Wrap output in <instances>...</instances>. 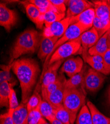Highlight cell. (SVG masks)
Listing matches in <instances>:
<instances>
[{"label":"cell","mask_w":110,"mask_h":124,"mask_svg":"<svg viewBox=\"0 0 110 124\" xmlns=\"http://www.w3.org/2000/svg\"><path fill=\"white\" fill-rule=\"evenodd\" d=\"M12 70L17 77L21 88L22 103L26 104L36 85L40 73L36 61L31 58H21L15 60Z\"/></svg>","instance_id":"obj_1"},{"label":"cell","mask_w":110,"mask_h":124,"mask_svg":"<svg viewBox=\"0 0 110 124\" xmlns=\"http://www.w3.org/2000/svg\"><path fill=\"white\" fill-rule=\"evenodd\" d=\"M39 33L34 29L25 30L17 38L11 49L8 65H12L14 60L22 55L33 54L40 44Z\"/></svg>","instance_id":"obj_2"},{"label":"cell","mask_w":110,"mask_h":124,"mask_svg":"<svg viewBox=\"0 0 110 124\" xmlns=\"http://www.w3.org/2000/svg\"><path fill=\"white\" fill-rule=\"evenodd\" d=\"M85 103L86 95L84 89L82 88H65L63 105L69 114L71 124H74L78 111L85 105Z\"/></svg>","instance_id":"obj_3"},{"label":"cell","mask_w":110,"mask_h":124,"mask_svg":"<svg viewBox=\"0 0 110 124\" xmlns=\"http://www.w3.org/2000/svg\"><path fill=\"white\" fill-rule=\"evenodd\" d=\"M87 30H87V29L84 25L79 23H77L70 25L64 35L60 38H59L57 41V42L53 47L52 53L46 58L44 64L43 73L41 75L40 82L41 81L43 75L47 69V66L50 59H51L52 54L54 53V52L60 46H61L63 44L68 42V41H70L78 38L83 33L85 32Z\"/></svg>","instance_id":"obj_4"},{"label":"cell","mask_w":110,"mask_h":124,"mask_svg":"<svg viewBox=\"0 0 110 124\" xmlns=\"http://www.w3.org/2000/svg\"><path fill=\"white\" fill-rule=\"evenodd\" d=\"M82 48V42L80 36L60 46L52 56L48 62L47 67L55 62L64 60L67 57L75 54Z\"/></svg>","instance_id":"obj_5"},{"label":"cell","mask_w":110,"mask_h":124,"mask_svg":"<svg viewBox=\"0 0 110 124\" xmlns=\"http://www.w3.org/2000/svg\"><path fill=\"white\" fill-rule=\"evenodd\" d=\"M105 78V75L92 68H89L84 75V87L89 91L96 92L101 87Z\"/></svg>","instance_id":"obj_6"},{"label":"cell","mask_w":110,"mask_h":124,"mask_svg":"<svg viewBox=\"0 0 110 124\" xmlns=\"http://www.w3.org/2000/svg\"><path fill=\"white\" fill-rule=\"evenodd\" d=\"M70 25V18L65 17L60 21L56 22L45 26L43 36L46 37H57L60 38Z\"/></svg>","instance_id":"obj_7"},{"label":"cell","mask_w":110,"mask_h":124,"mask_svg":"<svg viewBox=\"0 0 110 124\" xmlns=\"http://www.w3.org/2000/svg\"><path fill=\"white\" fill-rule=\"evenodd\" d=\"M17 16L15 11L11 9L2 3L0 4V25L9 32L17 22Z\"/></svg>","instance_id":"obj_8"},{"label":"cell","mask_w":110,"mask_h":124,"mask_svg":"<svg viewBox=\"0 0 110 124\" xmlns=\"http://www.w3.org/2000/svg\"><path fill=\"white\" fill-rule=\"evenodd\" d=\"M67 5L68 8L66 11V17H72L82 14L90 8H93V3L85 0H69Z\"/></svg>","instance_id":"obj_9"},{"label":"cell","mask_w":110,"mask_h":124,"mask_svg":"<svg viewBox=\"0 0 110 124\" xmlns=\"http://www.w3.org/2000/svg\"><path fill=\"white\" fill-rule=\"evenodd\" d=\"M83 61L79 57L69 58L64 62L60 71L70 78L82 71L83 69Z\"/></svg>","instance_id":"obj_10"},{"label":"cell","mask_w":110,"mask_h":124,"mask_svg":"<svg viewBox=\"0 0 110 124\" xmlns=\"http://www.w3.org/2000/svg\"><path fill=\"white\" fill-rule=\"evenodd\" d=\"M22 4L24 5L28 17L36 25L37 28L42 29L45 23V15L40 12L39 8L36 6L28 1L22 2Z\"/></svg>","instance_id":"obj_11"},{"label":"cell","mask_w":110,"mask_h":124,"mask_svg":"<svg viewBox=\"0 0 110 124\" xmlns=\"http://www.w3.org/2000/svg\"><path fill=\"white\" fill-rule=\"evenodd\" d=\"M57 37H46L43 36L40 41L38 58L42 62H45L46 58L52 53L53 47L58 40Z\"/></svg>","instance_id":"obj_12"},{"label":"cell","mask_w":110,"mask_h":124,"mask_svg":"<svg viewBox=\"0 0 110 124\" xmlns=\"http://www.w3.org/2000/svg\"><path fill=\"white\" fill-rule=\"evenodd\" d=\"M80 38L82 46V55L88 53L89 49L93 47L99 39L98 33L93 27L83 33L80 36Z\"/></svg>","instance_id":"obj_13"},{"label":"cell","mask_w":110,"mask_h":124,"mask_svg":"<svg viewBox=\"0 0 110 124\" xmlns=\"http://www.w3.org/2000/svg\"><path fill=\"white\" fill-rule=\"evenodd\" d=\"M95 16L94 8H90L76 16L70 17V25L79 23L84 25L87 30L93 27V21Z\"/></svg>","instance_id":"obj_14"},{"label":"cell","mask_w":110,"mask_h":124,"mask_svg":"<svg viewBox=\"0 0 110 124\" xmlns=\"http://www.w3.org/2000/svg\"><path fill=\"white\" fill-rule=\"evenodd\" d=\"M63 61V60L57 61L47 67L41 81L42 83L41 89L45 87L57 79L58 77L57 72L59 67L62 64Z\"/></svg>","instance_id":"obj_15"},{"label":"cell","mask_w":110,"mask_h":124,"mask_svg":"<svg viewBox=\"0 0 110 124\" xmlns=\"http://www.w3.org/2000/svg\"><path fill=\"white\" fill-rule=\"evenodd\" d=\"M109 31L100 38L96 43L91 48L89 49L88 52L91 56L99 55L103 56L110 47V44L108 39Z\"/></svg>","instance_id":"obj_16"},{"label":"cell","mask_w":110,"mask_h":124,"mask_svg":"<svg viewBox=\"0 0 110 124\" xmlns=\"http://www.w3.org/2000/svg\"><path fill=\"white\" fill-rule=\"evenodd\" d=\"M93 4L96 16L102 19H110V1H94Z\"/></svg>","instance_id":"obj_17"},{"label":"cell","mask_w":110,"mask_h":124,"mask_svg":"<svg viewBox=\"0 0 110 124\" xmlns=\"http://www.w3.org/2000/svg\"><path fill=\"white\" fill-rule=\"evenodd\" d=\"M64 85L65 84L54 92L43 98V100L47 101L54 109L63 105L65 90Z\"/></svg>","instance_id":"obj_18"},{"label":"cell","mask_w":110,"mask_h":124,"mask_svg":"<svg viewBox=\"0 0 110 124\" xmlns=\"http://www.w3.org/2000/svg\"><path fill=\"white\" fill-rule=\"evenodd\" d=\"M14 124H29L27 105L21 103L14 109L13 113Z\"/></svg>","instance_id":"obj_19"},{"label":"cell","mask_w":110,"mask_h":124,"mask_svg":"<svg viewBox=\"0 0 110 124\" xmlns=\"http://www.w3.org/2000/svg\"><path fill=\"white\" fill-rule=\"evenodd\" d=\"M85 69L83 68L80 73L73 76L69 79H66L65 82V88L66 89H73L82 88L84 89V78L85 74Z\"/></svg>","instance_id":"obj_20"},{"label":"cell","mask_w":110,"mask_h":124,"mask_svg":"<svg viewBox=\"0 0 110 124\" xmlns=\"http://www.w3.org/2000/svg\"><path fill=\"white\" fill-rule=\"evenodd\" d=\"M93 124H110V118H109L99 111L96 107L91 101L87 102Z\"/></svg>","instance_id":"obj_21"},{"label":"cell","mask_w":110,"mask_h":124,"mask_svg":"<svg viewBox=\"0 0 110 124\" xmlns=\"http://www.w3.org/2000/svg\"><path fill=\"white\" fill-rule=\"evenodd\" d=\"M11 86L7 81L0 84V105L1 107L9 108V96Z\"/></svg>","instance_id":"obj_22"},{"label":"cell","mask_w":110,"mask_h":124,"mask_svg":"<svg viewBox=\"0 0 110 124\" xmlns=\"http://www.w3.org/2000/svg\"><path fill=\"white\" fill-rule=\"evenodd\" d=\"M93 27L96 30L100 38L110 30V19H102L95 16Z\"/></svg>","instance_id":"obj_23"},{"label":"cell","mask_w":110,"mask_h":124,"mask_svg":"<svg viewBox=\"0 0 110 124\" xmlns=\"http://www.w3.org/2000/svg\"><path fill=\"white\" fill-rule=\"evenodd\" d=\"M66 79L62 76H58L57 79L52 83L48 85L45 87L41 89L42 95L43 98L45 97L49 94L52 93L61 86H62L64 84Z\"/></svg>","instance_id":"obj_24"},{"label":"cell","mask_w":110,"mask_h":124,"mask_svg":"<svg viewBox=\"0 0 110 124\" xmlns=\"http://www.w3.org/2000/svg\"><path fill=\"white\" fill-rule=\"evenodd\" d=\"M1 68L2 70L0 71V84L7 81L9 82L11 87L13 88L12 87L15 85L16 80L11 73L12 65H2Z\"/></svg>","instance_id":"obj_25"},{"label":"cell","mask_w":110,"mask_h":124,"mask_svg":"<svg viewBox=\"0 0 110 124\" xmlns=\"http://www.w3.org/2000/svg\"><path fill=\"white\" fill-rule=\"evenodd\" d=\"M76 124H93L91 115L88 106H84L77 116Z\"/></svg>","instance_id":"obj_26"},{"label":"cell","mask_w":110,"mask_h":124,"mask_svg":"<svg viewBox=\"0 0 110 124\" xmlns=\"http://www.w3.org/2000/svg\"><path fill=\"white\" fill-rule=\"evenodd\" d=\"M28 2L36 6L39 8L40 12L44 15L49 11L57 12L50 0H30Z\"/></svg>","instance_id":"obj_27"},{"label":"cell","mask_w":110,"mask_h":124,"mask_svg":"<svg viewBox=\"0 0 110 124\" xmlns=\"http://www.w3.org/2000/svg\"><path fill=\"white\" fill-rule=\"evenodd\" d=\"M39 110L42 116L49 122L55 118L54 109L45 100H43L42 101Z\"/></svg>","instance_id":"obj_28"},{"label":"cell","mask_w":110,"mask_h":124,"mask_svg":"<svg viewBox=\"0 0 110 124\" xmlns=\"http://www.w3.org/2000/svg\"><path fill=\"white\" fill-rule=\"evenodd\" d=\"M42 101V97L36 89L26 104L28 113L39 108Z\"/></svg>","instance_id":"obj_29"},{"label":"cell","mask_w":110,"mask_h":124,"mask_svg":"<svg viewBox=\"0 0 110 124\" xmlns=\"http://www.w3.org/2000/svg\"><path fill=\"white\" fill-rule=\"evenodd\" d=\"M66 15V14H60L52 11L46 12L44 16L45 26H48L53 23L60 21L65 18Z\"/></svg>","instance_id":"obj_30"},{"label":"cell","mask_w":110,"mask_h":124,"mask_svg":"<svg viewBox=\"0 0 110 124\" xmlns=\"http://www.w3.org/2000/svg\"><path fill=\"white\" fill-rule=\"evenodd\" d=\"M54 114L55 118L64 124H71L70 115L63 105L54 109Z\"/></svg>","instance_id":"obj_31"},{"label":"cell","mask_w":110,"mask_h":124,"mask_svg":"<svg viewBox=\"0 0 110 124\" xmlns=\"http://www.w3.org/2000/svg\"><path fill=\"white\" fill-rule=\"evenodd\" d=\"M39 107L28 113L29 124H37L39 123L40 119L43 117L40 112Z\"/></svg>","instance_id":"obj_32"},{"label":"cell","mask_w":110,"mask_h":124,"mask_svg":"<svg viewBox=\"0 0 110 124\" xmlns=\"http://www.w3.org/2000/svg\"><path fill=\"white\" fill-rule=\"evenodd\" d=\"M14 109L9 108L8 111L0 116V124H14L13 113Z\"/></svg>","instance_id":"obj_33"},{"label":"cell","mask_w":110,"mask_h":124,"mask_svg":"<svg viewBox=\"0 0 110 124\" xmlns=\"http://www.w3.org/2000/svg\"><path fill=\"white\" fill-rule=\"evenodd\" d=\"M57 12L60 14H66V5L68 1L64 0H50Z\"/></svg>","instance_id":"obj_34"},{"label":"cell","mask_w":110,"mask_h":124,"mask_svg":"<svg viewBox=\"0 0 110 124\" xmlns=\"http://www.w3.org/2000/svg\"><path fill=\"white\" fill-rule=\"evenodd\" d=\"M9 104L10 109H16L19 105L16 94L14 90L12 88L9 96Z\"/></svg>","instance_id":"obj_35"},{"label":"cell","mask_w":110,"mask_h":124,"mask_svg":"<svg viewBox=\"0 0 110 124\" xmlns=\"http://www.w3.org/2000/svg\"><path fill=\"white\" fill-rule=\"evenodd\" d=\"M103 63L108 72L110 74V47L103 56Z\"/></svg>","instance_id":"obj_36"},{"label":"cell","mask_w":110,"mask_h":124,"mask_svg":"<svg viewBox=\"0 0 110 124\" xmlns=\"http://www.w3.org/2000/svg\"><path fill=\"white\" fill-rule=\"evenodd\" d=\"M49 122L51 123L52 124H64L62 122H61V121H60L59 120H58L56 118H54V119H53L52 121H51Z\"/></svg>","instance_id":"obj_37"},{"label":"cell","mask_w":110,"mask_h":124,"mask_svg":"<svg viewBox=\"0 0 110 124\" xmlns=\"http://www.w3.org/2000/svg\"><path fill=\"white\" fill-rule=\"evenodd\" d=\"M39 124H49L45 120V119L44 118V117H42L41 119H40L39 122Z\"/></svg>","instance_id":"obj_38"},{"label":"cell","mask_w":110,"mask_h":124,"mask_svg":"<svg viewBox=\"0 0 110 124\" xmlns=\"http://www.w3.org/2000/svg\"><path fill=\"white\" fill-rule=\"evenodd\" d=\"M108 102L110 106V86L109 87L108 89Z\"/></svg>","instance_id":"obj_39"},{"label":"cell","mask_w":110,"mask_h":124,"mask_svg":"<svg viewBox=\"0 0 110 124\" xmlns=\"http://www.w3.org/2000/svg\"><path fill=\"white\" fill-rule=\"evenodd\" d=\"M108 41L109 42L110 44V30H109V33H108Z\"/></svg>","instance_id":"obj_40"},{"label":"cell","mask_w":110,"mask_h":124,"mask_svg":"<svg viewBox=\"0 0 110 124\" xmlns=\"http://www.w3.org/2000/svg\"><path fill=\"white\" fill-rule=\"evenodd\" d=\"M39 124V123H38V124Z\"/></svg>","instance_id":"obj_41"},{"label":"cell","mask_w":110,"mask_h":124,"mask_svg":"<svg viewBox=\"0 0 110 124\" xmlns=\"http://www.w3.org/2000/svg\"></svg>","instance_id":"obj_42"}]
</instances>
